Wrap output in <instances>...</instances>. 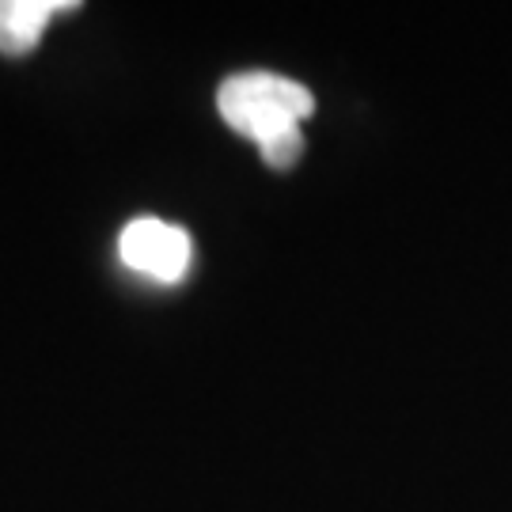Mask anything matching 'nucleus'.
Wrapping results in <instances>:
<instances>
[{"instance_id": "1", "label": "nucleus", "mask_w": 512, "mask_h": 512, "mask_svg": "<svg viewBox=\"0 0 512 512\" xmlns=\"http://www.w3.org/2000/svg\"><path fill=\"white\" fill-rule=\"evenodd\" d=\"M217 110L232 133L255 141L266 164L285 171L304 156V122L315 114V95L289 76L236 73L220 84Z\"/></svg>"}, {"instance_id": "2", "label": "nucleus", "mask_w": 512, "mask_h": 512, "mask_svg": "<svg viewBox=\"0 0 512 512\" xmlns=\"http://www.w3.org/2000/svg\"><path fill=\"white\" fill-rule=\"evenodd\" d=\"M118 258L129 270L152 277L160 285H179L190 274L194 243L179 224H167L160 217H137L118 236Z\"/></svg>"}, {"instance_id": "3", "label": "nucleus", "mask_w": 512, "mask_h": 512, "mask_svg": "<svg viewBox=\"0 0 512 512\" xmlns=\"http://www.w3.org/2000/svg\"><path fill=\"white\" fill-rule=\"evenodd\" d=\"M80 8L76 0H0V54L27 57L57 12Z\"/></svg>"}]
</instances>
